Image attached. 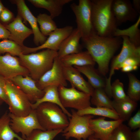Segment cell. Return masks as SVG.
<instances>
[{
	"label": "cell",
	"mask_w": 140,
	"mask_h": 140,
	"mask_svg": "<svg viewBox=\"0 0 140 140\" xmlns=\"http://www.w3.org/2000/svg\"><path fill=\"white\" fill-rule=\"evenodd\" d=\"M119 37H103L96 34L82 40L85 47L98 65L99 73L105 76L110 61L122 44Z\"/></svg>",
	"instance_id": "1"
},
{
	"label": "cell",
	"mask_w": 140,
	"mask_h": 140,
	"mask_svg": "<svg viewBox=\"0 0 140 140\" xmlns=\"http://www.w3.org/2000/svg\"><path fill=\"white\" fill-rule=\"evenodd\" d=\"M113 0H92V20L96 33L113 37L117 25L111 9Z\"/></svg>",
	"instance_id": "2"
},
{
	"label": "cell",
	"mask_w": 140,
	"mask_h": 140,
	"mask_svg": "<svg viewBox=\"0 0 140 140\" xmlns=\"http://www.w3.org/2000/svg\"><path fill=\"white\" fill-rule=\"evenodd\" d=\"M57 52L46 49L37 53L21 54L18 58L20 64L29 71L30 76L36 81L52 66Z\"/></svg>",
	"instance_id": "3"
},
{
	"label": "cell",
	"mask_w": 140,
	"mask_h": 140,
	"mask_svg": "<svg viewBox=\"0 0 140 140\" xmlns=\"http://www.w3.org/2000/svg\"><path fill=\"white\" fill-rule=\"evenodd\" d=\"M34 110L40 125L45 130H63L68 124L69 121L67 116L55 104L43 103Z\"/></svg>",
	"instance_id": "4"
},
{
	"label": "cell",
	"mask_w": 140,
	"mask_h": 140,
	"mask_svg": "<svg viewBox=\"0 0 140 140\" xmlns=\"http://www.w3.org/2000/svg\"><path fill=\"white\" fill-rule=\"evenodd\" d=\"M5 88L10 113L18 116L29 114L33 109L27 96L10 80L6 79Z\"/></svg>",
	"instance_id": "5"
},
{
	"label": "cell",
	"mask_w": 140,
	"mask_h": 140,
	"mask_svg": "<svg viewBox=\"0 0 140 140\" xmlns=\"http://www.w3.org/2000/svg\"><path fill=\"white\" fill-rule=\"evenodd\" d=\"M67 126L62 131V136L66 139L73 137L77 140H86L93 132L90 127L89 122L94 117L92 115H80L74 110H71Z\"/></svg>",
	"instance_id": "6"
},
{
	"label": "cell",
	"mask_w": 140,
	"mask_h": 140,
	"mask_svg": "<svg viewBox=\"0 0 140 140\" xmlns=\"http://www.w3.org/2000/svg\"><path fill=\"white\" fill-rule=\"evenodd\" d=\"M71 8L76 17L77 29L82 40L96 34L92 20V3L90 0H79L78 4H72Z\"/></svg>",
	"instance_id": "7"
},
{
	"label": "cell",
	"mask_w": 140,
	"mask_h": 140,
	"mask_svg": "<svg viewBox=\"0 0 140 140\" xmlns=\"http://www.w3.org/2000/svg\"><path fill=\"white\" fill-rule=\"evenodd\" d=\"M59 98L65 108H71L77 110L90 106L91 96L71 87L68 88L60 86L58 87Z\"/></svg>",
	"instance_id": "8"
},
{
	"label": "cell",
	"mask_w": 140,
	"mask_h": 140,
	"mask_svg": "<svg viewBox=\"0 0 140 140\" xmlns=\"http://www.w3.org/2000/svg\"><path fill=\"white\" fill-rule=\"evenodd\" d=\"M9 114L11 129L16 134L21 133L25 140L34 130H45L40 125L34 109L24 116H17L10 113Z\"/></svg>",
	"instance_id": "9"
},
{
	"label": "cell",
	"mask_w": 140,
	"mask_h": 140,
	"mask_svg": "<svg viewBox=\"0 0 140 140\" xmlns=\"http://www.w3.org/2000/svg\"><path fill=\"white\" fill-rule=\"evenodd\" d=\"M73 29V27L71 26L57 28L49 35L48 38L43 44L32 48L24 45L23 46V54H26L34 53L44 49L57 52L62 43L70 34Z\"/></svg>",
	"instance_id": "10"
},
{
	"label": "cell",
	"mask_w": 140,
	"mask_h": 140,
	"mask_svg": "<svg viewBox=\"0 0 140 140\" xmlns=\"http://www.w3.org/2000/svg\"><path fill=\"white\" fill-rule=\"evenodd\" d=\"M36 83L38 87L41 90L50 86L58 87L67 86V83L64 76L60 59L58 57L55 58L51 68L36 81Z\"/></svg>",
	"instance_id": "11"
},
{
	"label": "cell",
	"mask_w": 140,
	"mask_h": 140,
	"mask_svg": "<svg viewBox=\"0 0 140 140\" xmlns=\"http://www.w3.org/2000/svg\"><path fill=\"white\" fill-rule=\"evenodd\" d=\"M122 46L120 53L113 59L112 62L109 76L106 80L105 89L107 91L111 90V79L116 68L125 60L132 56L140 57V47L132 43L127 36H121Z\"/></svg>",
	"instance_id": "12"
},
{
	"label": "cell",
	"mask_w": 140,
	"mask_h": 140,
	"mask_svg": "<svg viewBox=\"0 0 140 140\" xmlns=\"http://www.w3.org/2000/svg\"><path fill=\"white\" fill-rule=\"evenodd\" d=\"M19 75L30 76L28 70L20 64L18 57L8 53L0 55V75L10 80Z\"/></svg>",
	"instance_id": "13"
},
{
	"label": "cell",
	"mask_w": 140,
	"mask_h": 140,
	"mask_svg": "<svg viewBox=\"0 0 140 140\" xmlns=\"http://www.w3.org/2000/svg\"><path fill=\"white\" fill-rule=\"evenodd\" d=\"M11 3L16 4L17 7L18 14L22 17L24 22L26 24L27 22L32 28L34 35V43L38 46L43 44L47 39L46 37L41 33L37 24V18L31 13L23 0L10 1Z\"/></svg>",
	"instance_id": "14"
},
{
	"label": "cell",
	"mask_w": 140,
	"mask_h": 140,
	"mask_svg": "<svg viewBox=\"0 0 140 140\" xmlns=\"http://www.w3.org/2000/svg\"><path fill=\"white\" fill-rule=\"evenodd\" d=\"M111 9L117 26L129 21H134L139 14L129 0H113Z\"/></svg>",
	"instance_id": "15"
},
{
	"label": "cell",
	"mask_w": 140,
	"mask_h": 140,
	"mask_svg": "<svg viewBox=\"0 0 140 140\" xmlns=\"http://www.w3.org/2000/svg\"><path fill=\"white\" fill-rule=\"evenodd\" d=\"M23 76L18 75L10 80L27 96L32 103H34L43 96L44 91L38 87L36 81L30 76Z\"/></svg>",
	"instance_id": "16"
},
{
	"label": "cell",
	"mask_w": 140,
	"mask_h": 140,
	"mask_svg": "<svg viewBox=\"0 0 140 140\" xmlns=\"http://www.w3.org/2000/svg\"><path fill=\"white\" fill-rule=\"evenodd\" d=\"M123 122L121 119L107 121L103 117L93 118L89 122L90 127L93 132L92 136L100 140H106L113 130Z\"/></svg>",
	"instance_id": "17"
},
{
	"label": "cell",
	"mask_w": 140,
	"mask_h": 140,
	"mask_svg": "<svg viewBox=\"0 0 140 140\" xmlns=\"http://www.w3.org/2000/svg\"><path fill=\"white\" fill-rule=\"evenodd\" d=\"M62 64L65 78L69 82L72 87L91 96L94 89L84 79L79 70L73 66L65 65L62 63Z\"/></svg>",
	"instance_id": "18"
},
{
	"label": "cell",
	"mask_w": 140,
	"mask_h": 140,
	"mask_svg": "<svg viewBox=\"0 0 140 140\" xmlns=\"http://www.w3.org/2000/svg\"><path fill=\"white\" fill-rule=\"evenodd\" d=\"M23 21L21 17L17 14L11 22L4 25L10 32V35L9 39L22 46H24L23 43L25 40L33 34L32 30L26 26Z\"/></svg>",
	"instance_id": "19"
},
{
	"label": "cell",
	"mask_w": 140,
	"mask_h": 140,
	"mask_svg": "<svg viewBox=\"0 0 140 140\" xmlns=\"http://www.w3.org/2000/svg\"><path fill=\"white\" fill-rule=\"evenodd\" d=\"M81 36L79 31L76 28L62 43L57 51L60 59L67 55L79 52L81 46L80 40Z\"/></svg>",
	"instance_id": "20"
},
{
	"label": "cell",
	"mask_w": 140,
	"mask_h": 140,
	"mask_svg": "<svg viewBox=\"0 0 140 140\" xmlns=\"http://www.w3.org/2000/svg\"><path fill=\"white\" fill-rule=\"evenodd\" d=\"M34 6L47 10L52 19L59 16L62 8L66 4L72 2V0H28Z\"/></svg>",
	"instance_id": "21"
},
{
	"label": "cell",
	"mask_w": 140,
	"mask_h": 140,
	"mask_svg": "<svg viewBox=\"0 0 140 140\" xmlns=\"http://www.w3.org/2000/svg\"><path fill=\"white\" fill-rule=\"evenodd\" d=\"M44 94L41 98L38 99L34 103H32L33 109H35L40 104L44 102H50L59 106L64 112L69 117L71 116L70 113L62 106L60 100L58 93V87L53 86H48L43 89Z\"/></svg>",
	"instance_id": "22"
},
{
	"label": "cell",
	"mask_w": 140,
	"mask_h": 140,
	"mask_svg": "<svg viewBox=\"0 0 140 140\" xmlns=\"http://www.w3.org/2000/svg\"><path fill=\"white\" fill-rule=\"evenodd\" d=\"M60 59L63 64L73 66H94L96 63L93 58L87 51L69 54Z\"/></svg>",
	"instance_id": "23"
},
{
	"label": "cell",
	"mask_w": 140,
	"mask_h": 140,
	"mask_svg": "<svg viewBox=\"0 0 140 140\" xmlns=\"http://www.w3.org/2000/svg\"><path fill=\"white\" fill-rule=\"evenodd\" d=\"M114 109L118 114L120 119L128 121L137 106L136 102L129 97L123 100L112 101Z\"/></svg>",
	"instance_id": "24"
},
{
	"label": "cell",
	"mask_w": 140,
	"mask_h": 140,
	"mask_svg": "<svg viewBox=\"0 0 140 140\" xmlns=\"http://www.w3.org/2000/svg\"><path fill=\"white\" fill-rule=\"evenodd\" d=\"M94 66L88 65L81 66H73L86 77L88 79V82L94 89H104L105 87L106 82Z\"/></svg>",
	"instance_id": "25"
},
{
	"label": "cell",
	"mask_w": 140,
	"mask_h": 140,
	"mask_svg": "<svg viewBox=\"0 0 140 140\" xmlns=\"http://www.w3.org/2000/svg\"><path fill=\"white\" fill-rule=\"evenodd\" d=\"M10 122L9 113L6 112L0 117V140H25L12 130Z\"/></svg>",
	"instance_id": "26"
},
{
	"label": "cell",
	"mask_w": 140,
	"mask_h": 140,
	"mask_svg": "<svg viewBox=\"0 0 140 140\" xmlns=\"http://www.w3.org/2000/svg\"><path fill=\"white\" fill-rule=\"evenodd\" d=\"M76 112L80 115H89L100 116L115 120L120 119L118 114L115 110L105 107H94L90 106L83 109L77 110Z\"/></svg>",
	"instance_id": "27"
},
{
	"label": "cell",
	"mask_w": 140,
	"mask_h": 140,
	"mask_svg": "<svg viewBox=\"0 0 140 140\" xmlns=\"http://www.w3.org/2000/svg\"><path fill=\"white\" fill-rule=\"evenodd\" d=\"M140 23L139 16L136 22L129 27L124 30L117 29L114 33V36H127L130 41L135 46L137 47L140 46V31L138 28Z\"/></svg>",
	"instance_id": "28"
},
{
	"label": "cell",
	"mask_w": 140,
	"mask_h": 140,
	"mask_svg": "<svg viewBox=\"0 0 140 140\" xmlns=\"http://www.w3.org/2000/svg\"><path fill=\"white\" fill-rule=\"evenodd\" d=\"M90 102L91 104L96 107H105L114 110L113 107L112 101L107 95L104 88L94 89L91 96Z\"/></svg>",
	"instance_id": "29"
},
{
	"label": "cell",
	"mask_w": 140,
	"mask_h": 140,
	"mask_svg": "<svg viewBox=\"0 0 140 140\" xmlns=\"http://www.w3.org/2000/svg\"><path fill=\"white\" fill-rule=\"evenodd\" d=\"M37 18L40 27V31L43 35L46 37L57 27L55 22L50 15L40 13Z\"/></svg>",
	"instance_id": "30"
},
{
	"label": "cell",
	"mask_w": 140,
	"mask_h": 140,
	"mask_svg": "<svg viewBox=\"0 0 140 140\" xmlns=\"http://www.w3.org/2000/svg\"><path fill=\"white\" fill-rule=\"evenodd\" d=\"M23 46H20L13 41L4 39L0 41V54L6 53L13 56L19 57L23 54Z\"/></svg>",
	"instance_id": "31"
},
{
	"label": "cell",
	"mask_w": 140,
	"mask_h": 140,
	"mask_svg": "<svg viewBox=\"0 0 140 140\" xmlns=\"http://www.w3.org/2000/svg\"><path fill=\"white\" fill-rule=\"evenodd\" d=\"M129 80L127 96L131 100L137 102L140 99V81L134 75L128 73Z\"/></svg>",
	"instance_id": "32"
},
{
	"label": "cell",
	"mask_w": 140,
	"mask_h": 140,
	"mask_svg": "<svg viewBox=\"0 0 140 140\" xmlns=\"http://www.w3.org/2000/svg\"><path fill=\"white\" fill-rule=\"evenodd\" d=\"M62 129L43 130H34L25 140H53L58 134L62 132Z\"/></svg>",
	"instance_id": "33"
},
{
	"label": "cell",
	"mask_w": 140,
	"mask_h": 140,
	"mask_svg": "<svg viewBox=\"0 0 140 140\" xmlns=\"http://www.w3.org/2000/svg\"><path fill=\"white\" fill-rule=\"evenodd\" d=\"M131 130L121 123L112 132L106 140H131Z\"/></svg>",
	"instance_id": "34"
},
{
	"label": "cell",
	"mask_w": 140,
	"mask_h": 140,
	"mask_svg": "<svg viewBox=\"0 0 140 140\" xmlns=\"http://www.w3.org/2000/svg\"><path fill=\"white\" fill-rule=\"evenodd\" d=\"M111 94L114 100H120L128 97L125 93L123 84L118 79L116 80L111 85Z\"/></svg>",
	"instance_id": "35"
},
{
	"label": "cell",
	"mask_w": 140,
	"mask_h": 140,
	"mask_svg": "<svg viewBox=\"0 0 140 140\" xmlns=\"http://www.w3.org/2000/svg\"><path fill=\"white\" fill-rule=\"evenodd\" d=\"M128 126L131 130H135L140 128V110L128 120Z\"/></svg>",
	"instance_id": "36"
},
{
	"label": "cell",
	"mask_w": 140,
	"mask_h": 140,
	"mask_svg": "<svg viewBox=\"0 0 140 140\" xmlns=\"http://www.w3.org/2000/svg\"><path fill=\"white\" fill-rule=\"evenodd\" d=\"M6 79L0 75V98L8 105L9 100L6 90Z\"/></svg>",
	"instance_id": "37"
},
{
	"label": "cell",
	"mask_w": 140,
	"mask_h": 140,
	"mask_svg": "<svg viewBox=\"0 0 140 140\" xmlns=\"http://www.w3.org/2000/svg\"><path fill=\"white\" fill-rule=\"evenodd\" d=\"M140 64V57L132 56L125 60L119 65L116 69L119 70L123 67L127 65H137L138 66Z\"/></svg>",
	"instance_id": "38"
},
{
	"label": "cell",
	"mask_w": 140,
	"mask_h": 140,
	"mask_svg": "<svg viewBox=\"0 0 140 140\" xmlns=\"http://www.w3.org/2000/svg\"><path fill=\"white\" fill-rule=\"evenodd\" d=\"M13 13L9 10L4 8L0 15V19L6 24L11 22L14 19Z\"/></svg>",
	"instance_id": "39"
},
{
	"label": "cell",
	"mask_w": 140,
	"mask_h": 140,
	"mask_svg": "<svg viewBox=\"0 0 140 140\" xmlns=\"http://www.w3.org/2000/svg\"><path fill=\"white\" fill-rule=\"evenodd\" d=\"M10 35L9 31L0 23V39H9Z\"/></svg>",
	"instance_id": "40"
},
{
	"label": "cell",
	"mask_w": 140,
	"mask_h": 140,
	"mask_svg": "<svg viewBox=\"0 0 140 140\" xmlns=\"http://www.w3.org/2000/svg\"><path fill=\"white\" fill-rule=\"evenodd\" d=\"M138 67V66L137 65H127L123 67L121 69L123 72H129L137 70Z\"/></svg>",
	"instance_id": "41"
},
{
	"label": "cell",
	"mask_w": 140,
	"mask_h": 140,
	"mask_svg": "<svg viewBox=\"0 0 140 140\" xmlns=\"http://www.w3.org/2000/svg\"><path fill=\"white\" fill-rule=\"evenodd\" d=\"M133 6L139 14L140 13V0H133L132 3Z\"/></svg>",
	"instance_id": "42"
},
{
	"label": "cell",
	"mask_w": 140,
	"mask_h": 140,
	"mask_svg": "<svg viewBox=\"0 0 140 140\" xmlns=\"http://www.w3.org/2000/svg\"><path fill=\"white\" fill-rule=\"evenodd\" d=\"M131 140H140V128L132 132Z\"/></svg>",
	"instance_id": "43"
},
{
	"label": "cell",
	"mask_w": 140,
	"mask_h": 140,
	"mask_svg": "<svg viewBox=\"0 0 140 140\" xmlns=\"http://www.w3.org/2000/svg\"><path fill=\"white\" fill-rule=\"evenodd\" d=\"M4 8L5 7L4 6L1 2L0 1V15Z\"/></svg>",
	"instance_id": "44"
},
{
	"label": "cell",
	"mask_w": 140,
	"mask_h": 140,
	"mask_svg": "<svg viewBox=\"0 0 140 140\" xmlns=\"http://www.w3.org/2000/svg\"><path fill=\"white\" fill-rule=\"evenodd\" d=\"M87 140H100V139L95 138L93 137L92 136L90 137Z\"/></svg>",
	"instance_id": "45"
},
{
	"label": "cell",
	"mask_w": 140,
	"mask_h": 140,
	"mask_svg": "<svg viewBox=\"0 0 140 140\" xmlns=\"http://www.w3.org/2000/svg\"><path fill=\"white\" fill-rule=\"evenodd\" d=\"M3 102V101L0 98V106L2 103Z\"/></svg>",
	"instance_id": "46"
}]
</instances>
